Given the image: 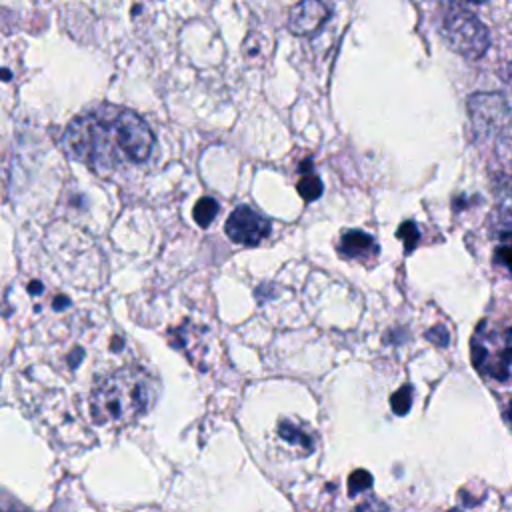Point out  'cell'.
<instances>
[{
    "instance_id": "cell-14",
    "label": "cell",
    "mask_w": 512,
    "mask_h": 512,
    "mask_svg": "<svg viewBox=\"0 0 512 512\" xmlns=\"http://www.w3.org/2000/svg\"><path fill=\"white\" fill-rule=\"evenodd\" d=\"M370 486H372V476L366 470H356V472L350 474V482H348L350 496H356L358 492H362Z\"/></svg>"
},
{
    "instance_id": "cell-9",
    "label": "cell",
    "mask_w": 512,
    "mask_h": 512,
    "mask_svg": "<svg viewBox=\"0 0 512 512\" xmlns=\"http://www.w3.org/2000/svg\"><path fill=\"white\" fill-rule=\"evenodd\" d=\"M302 176H300V180H298V184H296V188H298V194L306 200V202H314L320 194H322V182H320V178L316 176V174H312L310 172V162H306V168L302 166Z\"/></svg>"
},
{
    "instance_id": "cell-16",
    "label": "cell",
    "mask_w": 512,
    "mask_h": 512,
    "mask_svg": "<svg viewBox=\"0 0 512 512\" xmlns=\"http://www.w3.org/2000/svg\"><path fill=\"white\" fill-rule=\"evenodd\" d=\"M68 304V300L66 298H58V300H54V308H64Z\"/></svg>"
},
{
    "instance_id": "cell-19",
    "label": "cell",
    "mask_w": 512,
    "mask_h": 512,
    "mask_svg": "<svg viewBox=\"0 0 512 512\" xmlns=\"http://www.w3.org/2000/svg\"><path fill=\"white\" fill-rule=\"evenodd\" d=\"M450 512H462V510H458V508H454V510H450Z\"/></svg>"
},
{
    "instance_id": "cell-4",
    "label": "cell",
    "mask_w": 512,
    "mask_h": 512,
    "mask_svg": "<svg viewBox=\"0 0 512 512\" xmlns=\"http://www.w3.org/2000/svg\"><path fill=\"white\" fill-rule=\"evenodd\" d=\"M440 34L454 52L468 60L482 58L490 44L488 28L480 22V18L452 0H448L442 8Z\"/></svg>"
},
{
    "instance_id": "cell-18",
    "label": "cell",
    "mask_w": 512,
    "mask_h": 512,
    "mask_svg": "<svg viewBox=\"0 0 512 512\" xmlns=\"http://www.w3.org/2000/svg\"><path fill=\"white\" fill-rule=\"evenodd\" d=\"M0 78H2V80L10 78V72H8V70H0Z\"/></svg>"
},
{
    "instance_id": "cell-12",
    "label": "cell",
    "mask_w": 512,
    "mask_h": 512,
    "mask_svg": "<svg viewBox=\"0 0 512 512\" xmlns=\"http://www.w3.org/2000/svg\"><path fill=\"white\" fill-rule=\"evenodd\" d=\"M396 236L404 242V248H406V252H412L414 250V246H416V242H418V228H416V224L414 222H404V224H400L398 226V232H396Z\"/></svg>"
},
{
    "instance_id": "cell-17",
    "label": "cell",
    "mask_w": 512,
    "mask_h": 512,
    "mask_svg": "<svg viewBox=\"0 0 512 512\" xmlns=\"http://www.w3.org/2000/svg\"><path fill=\"white\" fill-rule=\"evenodd\" d=\"M30 292H34V294H36V292H42V284L32 282V284H30Z\"/></svg>"
},
{
    "instance_id": "cell-2",
    "label": "cell",
    "mask_w": 512,
    "mask_h": 512,
    "mask_svg": "<svg viewBox=\"0 0 512 512\" xmlns=\"http://www.w3.org/2000/svg\"><path fill=\"white\" fill-rule=\"evenodd\" d=\"M160 392L158 378L144 366H122L102 378L90 394V412L100 426H124L144 416Z\"/></svg>"
},
{
    "instance_id": "cell-6",
    "label": "cell",
    "mask_w": 512,
    "mask_h": 512,
    "mask_svg": "<svg viewBox=\"0 0 512 512\" xmlns=\"http://www.w3.org/2000/svg\"><path fill=\"white\" fill-rule=\"evenodd\" d=\"M226 236L242 246H258L272 230V224L268 218H264L254 208L240 204L232 210V214L226 220Z\"/></svg>"
},
{
    "instance_id": "cell-8",
    "label": "cell",
    "mask_w": 512,
    "mask_h": 512,
    "mask_svg": "<svg viewBox=\"0 0 512 512\" xmlns=\"http://www.w3.org/2000/svg\"><path fill=\"white\" fill-rule=\"evenodd\" d=\"M338 252L346 258L368 260L378 254V244L362 230H344L338 240Z\"/></svg>"
},
{
    "instance_id": "cell-1",
    "label": "cell",
    "mask_w": 512,
    "mask_h": 512,
    "mask_svg": "<svg viewBox=\"0 0 512 512\" xmlns=\"http://www.w3.org/2000/svg\"><path fill=\"white\" fill-rule=\"evenodd\" d=\"M62 148L70 158L100 172L146 162L154 148V134L134 110L102 104L66 126Z\"/></svg>"
},
{
    "instance_id": "cell-5",
    "label": "cell",
    "mask_w": 512,
    "mask_h": 512,
    "mask_svg": "<svg viewBox=\"0 0 512 512\" xmlns=\"http://www.w3.org/2000/svg\"><path fill=\"white\" fill-rule=\"evenodd\" d=\"M468 112L474 134L480 142H494L496 154L508 162L510 128H508V102L498 92H478L468 98Z\"/></svg>"
},
{
    "instance_id": "cell-11",
    "label": "cell",
    "mask_w": 512,
    "mask_h": 512,
    "mask_svg": "<svg viewBox=\"0 0 512 512\" xmlns=\"http://www.w3.org/2000/svg\"><path fill=\"white\" fill-rule=\"evenodd\" d=\"M194 220L198 226L206 228L208 224H212V220L216 218L218 214V202L210 196H202L196 204H194Z\"/></svg>"
},
{
    "instance_id": "cell-13",
    "label": "cell",
    "mask_w": 512,
    "mask_h": 512,
    "mask_svg": "<svg viewBox=\"0 0 512 512\" xmlns=\"http://www.w3.org/2000/svg\"><path fill=\"white\" fill-rule=\"evenodd\" d=\"M410 404H412V388L410 386H402L398 392H394L392 396V410L396 414H406L410 410Z\"/></svg>"
},
{
    "instance_id": "cell-7",
    "label": "cell",
    "mask_w": 512,
    "mask_h": 512,
    "mask_svg": "<svg viewBox=\"0 0 512 512\" xmlns=\"http://www.w3.org/2000/svg\"><path fill=\"white\" fill-rule=\"evenodd\" d=\"M330 18V8L324 0H300L288 14V30L294 36L314 34Z\"/></svg>"
},
{
    "instance_id": "cell-15",
    "label": "cell",
    "mask_w": 512,
    "mask_h": 512,
    "mask_svg": "<svg viewBox=\"0 0 512 512\" xmlns=\"http://www.w3.org/2000/svg\"><path fill=\"white\" fill-rule=\"evenodd\" d=\"M430 340H434L438 346H446V342H448V336H446V330L442 328V326H438L436 330H430L428 334H426Z\"/></svg>"
},
{
    "instance_id": "cell-10",
    "label": "cell",
    "mask_w": 512,
    "mask_h": 512,
    "mask_svg": "<svg viewBox=\"0 0 512 512\" xmlns=\"http://www.w3.org/2000/svg\"><path fill=\"white\" fill-rule=\"evenodd\" d=\"M278 430H280V436H282L284 440H288L290 444H296V446H300V448L306 450V452H310V450L314 448V440H312L302 428H298L296 424H292V422H288V420H282Z\"/></svg>"
},
{
    "instance_id": "cell-20",
    "label": "cell",
    "mask_w": 512,
    "mask_h": 512,
    "mask_svg": "<svg viewBox=\"0 0 512 512\" xmlns=\"http://www.w3.org/2000/svg\"><path fill=\"white\" fill-rule=\"evenodd\" d=\"M470 2H484V0H470Z\"/></svg>"
},
{
    "instance_id": "cell-3",
    "label": "cell",
    "mask_w": 512,
    "mask_h": 512,
    "mask_svg": "<svg viewBox=\"0 0 512 512\" xmlns=\"http://www.w3.org/2000/svg\"><path fill=\"white\" fill-rule=\"evenodd\" d=\"M474 368L496 382L510 378V326L508 322L482 320L470 342Z\"/></svg>"
}]
</instances>
